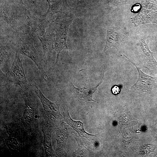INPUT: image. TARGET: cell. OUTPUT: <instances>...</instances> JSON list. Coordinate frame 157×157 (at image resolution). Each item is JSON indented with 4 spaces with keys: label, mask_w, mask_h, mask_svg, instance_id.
Wrapping results in <instances>:
<instances>
[{
    "label": "cell",
    "mask_w": 157,
    "mask_h": 157,
    "mask_svg": "<svg viewBox=\"0 0 157 157\" xmlns=\"http://www.w3.org/2000/svg\"><path fill=\"white\" fill-rule=\"evenodd\" d=\"M33 38L31 33L18 34L16 38V51L30 58L38 67L44 79L46 80L44 77L48 78L44 70L40 56L34 47Z\"/></svg>",
    "instance_id": "obj_1"
},
{
    "label": "cell",
    "mask_w": 157,
    "mask_h": 157,
    "mask_svg": "<svg viewBox=\"0 0 157 157\" xmlns=\"http://www.w3.org/2000/svg\"><path fill=\"white\" fill-rule=\"evenodd\" d=\"M73 20L72 17L67 15L57 18L50 24V27L56 32V36L54 49L57 56L54 67L58 63L61 51L65 47L68 48L66 43L67 33Z\"/></svg>",
    "instance_id": "obj_2"
},
{
    "label": "cell",
    "mask_w": 157,
    "mask_h": 157,
    "mask_svg": "<svg viewBox=\"0 0 157 157\" xmlns=\"http://www.w3.org/2000/svg\"><path fill=\"white\" fill-rule=\"evenodd\" d=\"M33 85L35 92L43 106L49 125L52 129H55L61 124L63 120L60 112L59 102L57 101L55 102L50 101L44 96L34 82Z\"/></svg>",
    "instance_id": "obj_3"
},
{
    "label": "cell",
    "mask_w": 157,
    "mask_h": 157,
    "mask_svg": "<svg viewBox=\"0 0 157 157\" xmlns=\"http://www.w3.org/2000/svg\"><path fill=\"white\" fill-rule=\"evenodd\" d=\"M19 53L16 51L15 57L12 65L6 74L1 72V75L5 76L13 83L18 85L22 88L29 87V85L26 79L22 66L23 59L20 60Z\"/></svg>",
    "instance_id": "obj_4"
},
{
    "label": "cell",
    "mask_w": 157,
    "mask_h": 157,
    "mask_svg": "<svg viewBox=\"0 0 157 157\" xmlns=\"http://www.w3.org/2000/svg\"><path fill=\"white\" fill-rule=\"evenodd\" d=\"M127 59L136 67L138 73V80L131 87V90L137 92H150L157 88V77L146 74L135 63Z\"/></svg>",
    "instance_id": "obj_5"
},
{
    "label": "cell",
    "mask_w": 157,
    "mask_h": 157,
    "mask_svg": "<svg viewBox=\"0 0 157 157\" xmlns=\"http://www.w3.org/2000/svg\"><path fill=\"white\" fill-rule=\"evenodd\" d=\"M28 13V23L31 27V34L34 38L39 39L46 34L49 21L44 17L40 19Z\"/></svg>",
    "instance_id": "obj_6"
},
{
    "label": "cell",
    "mask_w": 157,
    "mask_h": 157,
    "mask_svg": "<svg viewBox=\"0 0 157 157\" xmlns=\"http://www.w3.org/2000/svg\"><path fill=\"white\" fill-rule=\"evenodd\" d=\"M49 7L44 17L49 20L54 14L59 13H63L69 15L71 13V8L68 5L66 0H47Z\"/></svg>",
    "instance_id": "obj_7"
},
{
    "label": "cell",
    "mask_w": 157,
    "mask_h": 157,
    "mask_svg": "<svg viewBox=\"0 0 157 157\" xmlns=\"http://www.w3.org/2000/svg\"><path fill=\"white\" fill-rule=\"evenodd\" d=\"M123 33L118 28L114 26L108 27L107 30L106 45L104 51L112 47L116 48L119 47L123 40Z\"/></svg>",
    "instance_id": "obj_8"
},
{
    "label": "cell",
    "mask_w": 157,
    "mask_h": 157,
    "mask_svg": "<svg viewBox=\"0 0 157 157\" xmlns=\"http://www.w3.org/2000/svg\"><path fill=\"white\" fill-rule=\"evenodd\" d=\"M131 19L135 27L147 23L157 24V11L149 9L142 10Z\"/></svg>",
    "instance_id": "obj_9"
},
{
    "label": "cell",
    "mask_w": 157,
    "mask_h": 157,
    "mask_svg": "<svg viewBox=\"0 0 157 157\" xmlns=\"http://www.w3.org/2000/svg\"><path fill=\"white\" fill-rule=\"evenodd\" d=\"M140 46L144 54L143 66L151 73H157V62L154 58L153 53L150 50L145 42V39H142Z\"/></svg>",
    "instance_id": "obj_10"
},
{
    "label": "cell",
    "mask_w": 157,
    "mask_h": 157,
    "mask_svg": "<svg viewBox=\"0 0 157 157\" xmlns=\"http://www.w3.org/2000/svg\"><path fill=\"white\" fill-rule=\"evenodd\" d=\"M69 133L65 129L58 128L56 131V139L57 141L56 153L60 157H66L65 145Z\"/></svg>",
    "instance_id": "obj_11"
},
{
    "label": "cell",
    "mask_w": 157,
    "mask_h": 157,
    "mask_svg": "<svg viewBox=\"0 0 157 157\" xmlns=\"http://www.w3.org/2000/svg\"><path fill=\"white\" fill-rule=\"evenodd\" d=\"M64 109L63 112V119L62 120L65 122L69 125L72 127L80 135H82L84 137H92L94 135H91L86 133L84 131L83 125L82 123L80 121H75L71 119L68 112V106H63Z\"/></svg>",
    "instance_id": "obj_12"
},
{
    "label": "cell",
    "mask_w": 157,
    "mask_h": 157,
    "mask_svg": "<svg viewBox=\"0 0 157 157\" xmlns=\"http://www.w3.org/2000/svg\"><path fill=\"white\" fill-rule=\"evenodd\" d=\"M105 71V67H104V70L102 77L99 82L95 87L91 88H88L84 87L81 88H78L74 87L73 85L75 90L76 91L77 94L83 102H86L88 101H92L98 103L92 99V95L97 90H97V88L103 82Z\"/></svg>",
    "instance_id": "obj_13"
},
{
    "label": "cell",
    "mask_w": 157,
    "mask_h": 157,
    "mask_svg": "<svg viewBox=\"0 0 157 157\" xmlns=\"http://www.w3.org/2000/svg\"><path fill=\"white\" fill-rule=\"evenodd\" d=\"M51 37L47 31L46 34L39 39L42 43L43 51V58L45 62L49 59L53 49V41Z\"/></svg>",
    "instance_id": "obj_14"
},
{
    "label": "cell",
    "mask_w": 157,
    "mask_h": 157,
    "mask_svg": "<svg viewBox=\"0 0 157 157\" xmlns=\"http://www.w3.org/2000/svg\"><path fill=\"white\" fill-rule=\"evenodd\" d=\"M1 16L8 23L13 27H16L17 23L13 13L5 6H1Z\"/></svg>",
    "instance_id": "obj_15"
},
{
    "label": "cell",
    "mask_w": 157,
    "mask_h": 157,
    "mask_svg": "<svg viewBox=\"0 0 157 157\" xmlns=\"http://www.w3.org/2000/svg\"><path fill=\"white\" fill-rule=\"evenodd\" d=\"M42 131L44 135V139L43 145L44 148L46 156L48 157L56 156V152L54 151L51 146L50 134L46 133L45 130L43 129Z\"/></svg>",
    "instance_id": "obj_16"
},
{
    "label": "cell",
    "mask_w": 157,
    "mask_h": 157,
    "mask_svg": "<svg viewBox=\"0 0 157 157\" xmlns=\"http://www.w3.org/2000/svg\"><path fill=\"white\" fill-rule=\"evenodd\" d=\"M74 138L77 141L78 145V148L73 152L74 157H86L88 149L81 141L76 135H74Z\"/></svg>",
    "instance_id": "obj_17"
},
{
    "label": "cell",
    "mask_w": 157,
    "mask_h": 157,
    "mask_svg": "<svg viewBox=\"0 0 157 157\" xmlns=\"http://www.w3.org/2000/svg\"><path fill=\"white\" fill-rule=\"evenodd\" d=\"M10 49L7 46H1L0 63L1 64L8 59Z\"/></svg>",
    "instance_id": "obj_18"
},
{
    "label": "cell",
    "mask_w": 157,
    "mask_h": 157,
    "mask_svg": "<svg viewBox=\"0 0 157 157\" xmlns=\"http://www.w3.org/2000/svg\"><path fill=\"white\" fill-rule=\"evenodd\" d=\"M111 91L112 94L116 95L119 94L120 91L119 86L117 85H114L111 88Z\"/></svg>",
    "instance_id": "obj_19"
},
{
    "label": "cell",
    "mask_w": 157,
    "mask_h": 157,
    "mask_svg": "<svg viewBox=\"0 0 157 157\" xmlns=\"http://www.w3.org/2000/svg\"><path fill=\"white\" fill-rule=\"evenodd\" d=\"M17 2L18 3L19 5H20V7H21L24 10H26L24 5L22 1V0H16Z\"/></svg>",
    "instance_id": "obj_20"
},
{
    "label": "cell",
    "mask_w": 157,
    "mask_h": 157,
    "mask_svg": "<svg viewBox=\"0 0 157 157\" xmlns=\"http://www.w3.org/2000/svg\"><path fill=\"white\" fill-rule=\"evenodd\" d=\"M139 8L140 6H138L136 7H134L133 8V9L135 11H136L137 10H138V9H139Z\"/></svg>",
    "instance_id": "obj_21"
},
{
    "label": "cell",
    "mask_w": 157,
    "mask_h": 157,
    "mask_svg": "<svg viewBox=\"0 0 157 157\" xmlns=\"http://www.w3.org/2000/svg\"><path fill=\"white\" fill-rule=\"evenodd\" d=\"M155 50L157 51V44L155 46Z\"/></svg>",
    "instance_id": "obj_22"
},
{
    "label": "cell",
    "mask_w": 157,
    "mask_h": 157,
    "mask_svg": "<svg viewBox=\"0 0 157 157\" xmlns=\"http://www.w3.org/2000/svg\"><path fill=\"white\" fill-rule=\"evenodd\" d=\"M156 37H157V34H156Z\"/></svg>",
    "instance_id": "obj_23"
}]
</instances>
